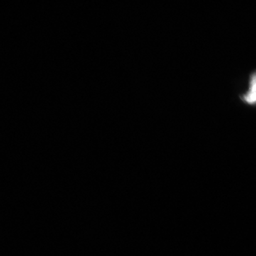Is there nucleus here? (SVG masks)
I'll use <instances>...</instances> for the list:
<instances>
[{"instance_id":"1","label":"nucleus","mask_w":256,"mask_h":256,"mask_svg":"<svg viewBox=\"0 0 256 256\" xmlns=\"http://www.w3.org/2000/svg\"><path fill=\"white\" fill-rule=\"evenodd\" d=\"M247 92L242 96V100L249 105L256 104V72L252 74Z\"/></svg>"}]
</instances>
